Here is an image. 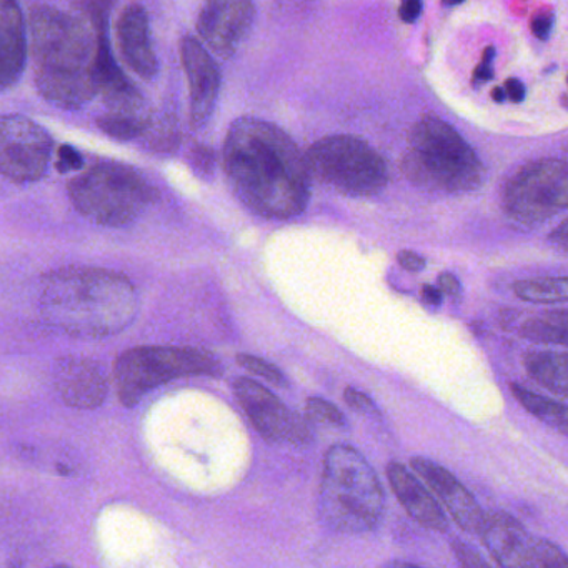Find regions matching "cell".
Instances as JSON below:
<instances>
[{"instance_id":"6da1fadb","label":"cell","mask_w":568,"mask_h":568,"mask_svg":"<svg viewBox=\"0 0 568 568\" xmlns=\"http://www.w3.org/2000/svg\"><path fill=\"white\" fill-rule=\"evenodd\" d=\"M224 169L235 195L262 217H297L307 207L312 181L307 158L271 122L235 121L225 138Z\"/></svg>"},{"instance_id":"7a4b0ae2","label":"cell","mask_w":568,"mask_h":568,"mask_svg":"<svg viewBox=\"0 0 568 568\" xmlns=\"http://www.w3.org/2000/svg\"><path fill=\"white\" fill-rule=\"evenodd\" d=\"M92 14L85 21L41 6L29 18L36 82L39 92L59 108H81L101 92L98 58L105 24L101 12Z\"/></svg>"},{"instance_id":"3957f363","label":"cell","mask_w":568,"mask_h":568,"mask_svg":"<svg viewBox=\"0 0 568 568\" xmlns=\"http://www.w3.org/2000/svg\"><path fill=\"white\" fill-rule=\"evenodd\" d=\"M39 312L49 327L71 337H111L138 317V291L118 272L61 268L42 278Z\"/></svg>"},{"instance_id":"277c9868","label":"cell","mask_w":568,"mask_h":568,"mask_svg":"<svg viewBox=\"0 0 568 568\" xmlns=\"http://www.w3.org/2000/svg\"><path fill=\"white\" fill-rule=\"evenodd\" d=\"M408 144L400 169L415 187L464 194L484 185L487 171L477 152L437 115L418 119L408 134Z\"/></svg>"},{"instance_id":"5b68a950","label":"cell","mask_w":568,"mask_h":568,"mask_svg":"<svg viewBox=\"0 0 568 568\" xmlns=\"http://www.w3.org/2000/svg\"><path fill=\"white\" fill-rule=\"evenodd\" d=\"M322 520L342 534H367L381 525L385 495L367 458L351 445L328 448L322 468Z\"/></svg>"},{"instance_id":"8992f818","label":"cell","mask_w":568,"mask_h":568,"mask_svg":"<svg viewBox=\"0 0 568 568\" xmlns=\"http://www.w3.org/2000/svg\"><path fill=\"white\" fill-rule=\"evenodd\" d=\"M69 197L89 221L105 227L134 222L154 202L155 191L128 165L105 162L72 179Z\"/></svg>"},{"instance_id":"52a82bcc","label":"cell","mask_w":568,"mask_h":568,"mask_svg":"<svg viewBox=\"0 0 568 568\" xmlns=\"http://www.w3.org/2000/svg\"><path fill=\"white\" fill-rule=\"evenodd\" d=\"M221 374L222 365L214 355L191 347H135L119 355L114 364L115 388L128 407L178 378Z\"/></svg>"},{"instance_id":"ba28073f","label":"cell","mask_w":568,"mask_h":568,"mask_svg":"<svg viewBox=\"0 0 568 568\" xmlns=\"http://www.w3.org/2000/svg\"><path fill=\"white\" fill-rule=\"evenodd\" d=\"M312 179L348 197H371L384 191L388 168L374 148L354 135H328L307 154Z\"/></svg>"},{"instance_id":"9c48e42d","label":"cell","mask_w":568,"mask_h":568,"mask_svg":"<svg viewBox=\"0 0 568 568\" xmlns=\"http://www.w3.org/2000/svg\"><path fill=\"white\" fill-rule=\"evenodd\" d=\"M501 205L515 224H544L568 209V162L540 159L521 165L504 187Z\"/></svg>"},{"instance_id":"30bf717a","label":"cell","mask_w":568,"mask_h":568,"mask_svg":"<svg viewBox=\"0 0 568 568\" xmlns=\"http://www.w3.org/2000/svg\"><path fill=\"white\" fill-rule=\"evenodd\" d=\"M478 537L495 564L515 568H567L568 557L554 541L528 534L505 511L485 514Z\"/></svg>"},{"instance_id":"8fae6325","label":"cell","mask_w":568,"mask_h":568,"mask_svg":"<svg viewBox=\"0 0 568 568\" xmlns=\"http://www.w3.org/2000/svg\"><path fill=\"white\" fill-rule=\"evenodd\" d=\"M0 165L16 184L44 178L52 158V139L41 125L22 115H4L0 121Z\"/></svg>"},{"instance_id":"7c38bea8","label":"cell","mask_w":568,"mask_h":568,"mask_svg":"<svg viewBox=\"0 0 568 568\" xmlns=\"http://www.w3.org/2000/svg\"><path fill=\"white\" fill-rule=\"evenodd\" d=\"M234 392L248 420L265 440L288 445H305L312 440L307 420L292 412L264 385L251 378H237Z\"/></svg>"},{"instance_id":"4fadbf2b","label":"cell","mask_w":568,"mask_h":568,"mask_svg":"<svg viewBox=\"0 0 568 568\" xmlns=\"http://www.w3.org/2000/svg\"><path fill=\"white\" fill-rule=\"evenodd\" d=\"M254 19L252 0H205L199 12V36L219 58L229 59L247 38Z\"/></svg>"},{"instance_id":"5bb4252c","label":"cell","mask_w":568,"mask_h":568,"mask_svg":"<svg viewBox=\"0 0 568 568\" xmlns=\"http://www.w3.org/2000/svg\"><path fill=\"white\" fill-rule=\"evenodd\" d=\"M410 467L437 495L455 524L467 534H480L485 514L474 495L447 468L425 457H414Z\"/></svg>"},{"instance_id":"9a60e30c","label":"cell","mask_w":568,"mask_h":568,"mask_svg":"<svg viewBox=\"0 0 568 568\" xmlns=\"http://www.w3.org/2000/svg\"><path fill=\"white\" fill-rule=\"evenodd\" d=\"M181 59L191 92V125L201 129L207 124L217 105L221 72L197 39H182Z\"/></svg>"},{"instance_id":"2e32d148","label":"cell","mask_w":568,"mask_h":568,"mask_svg":"<svg viewBox=\"0 0 568 568\" xmlns=\"http://www.w3.org/2000/svg\"><path fill=\"white\" fill-rule=\"evenodd\" d=\"M55 388L65 404L74 408H98L108 397L104 372L88 358H64L55 367Z\"/></svg>"},{"instance_id":"e0dca14e","label":"cell","mask_w":568,"mask_h":568,"mask_svg":"<svg viewBox=\"0 0 568 568\" xmlns=\"http://www.w3.org/2000/svg\"><path fill=\"white\" fill-rule=\"evenodd\" d=\"M119 49L125 64L144 81L158 75L159 62L152 44L149 16L141 4H131L124 9L118 24Z\"/></svg>"},{"instance_id":"ac0fdd59","label":"cell","mask_w":568,"mask_h":568,"mask_svg":"<svg viewBox=\"0 0 568 568\" xmlns=\"http://www.w3.org/2000/svg\"><path fill=\"white\" fill-rule=\"evenodd\" d=\"M387 478L395 497L417 524L440 534L447 531L448 521L440 505L407 467L392 462L387 467Z\"/></svg>"},{"instance_id":"d6986e66","label":"cell","mask_w":568,"mask_h":568,"mask_svg":"<svg viewBox=\"0 0 568 568\" xmlns=\"http://www.w3.org/2000/svg\"><path fill=\"white\" fill-rule=\"evenodd\" d=\"M24 18L18 0H0V82L8 91L18 84L28 54Z\"/></svg>"},{"instance_id":"ffe728a7","label":"cell","mask_w":568,"mask_h":568,"mask_svg":"<svg viewBox=\"0 0 568 568\" xmlns=\"http://www.w3.org/2000/svg\"><path fill=\"white\" fill-rule=\"evenodd\" d=\"M525 371L541 387L568 397L567 352H528L524 357Z\"/></svg>"},{"instance_id":"44dd1931","label":"cell","mask_w":568,"mask_h":568,"mask_svg":"<svg viewBox=\"0 0 568 568\" xmlns=\"http://www.w3.org/2000/svg\"><path fill=\"white\" fill-rule=\"evenodd\" d=\"M520 335L538 344L567 345L568 311L547 312L528 318L520 327Z\"/></svg>"},{"instance_id":"7402d4cb","label":"cell","mask_w":568,"mask_h":568,"mask_svg":"<svg viewBox=\"0 0 568 568\" xmlns=\"http://www.w3.org/2000/svg\"><path fill=\"white\" fill-rule=\"evenodd\" d=\"M514 294L531 304H561L568 302V277H540L518 281Z\"/></svg>"},{"instance_id":"603a6c76","label":"cell","mask_w":568,"mask_h":568,"mask_svg":"<svg viewBox=\"0 0 568 568\" xmlns=\"http://www.w3.org/2000/svg\"><path fill=\"white\" fill-rule=\"evenodd\" d=\"M510 392L515 400H517L528 414L540 418V420L548 422V424L555 425L568 414V408L561 405L560 402L545 397V395L535 394L534 390L524 387V385L511 384Z\"/></svg>"},{"instance_id":"cb8c5ba5","label":"cell","mask_w":568,"mask_h":568,"mask_svg":"<svg viewBox=\"0 0 568 568\" xmlns=\"http://www.w3.org/2000/svg\"><path fill=\"white\" fill-rule=\"evenodd\" d=\"M98 125L104 134L119 141H132L148 131V121L139 114H129V112H109L98 119Z\"/></svg>"},{"instance_id":"d4e9b609","label":"cell","mask_w":568,"mask_h":568,"mask_svg":"<svg viewBox=\"0 0 568 568\" xmlns=\"http://www.w3.org/2000/svg\"><path fill=\"white\" fill-rule=\"evenodd\" d=\"M237 362L245 371L252 372V374L271 382V384L278 385V387H287L288 385L287 377L282 374L281 368L275 367L274 364L264 361V358L255 357V355L241 354L237 357Z\"/></svg>"},{"instance_id":"484cf974","label":"cell","mask_w":568,"mask_h":568,"mask_svg":"<svg viewBox=\"0 0 568 568\" xmlns=\"http://www.w3.org/2000/svg\"><path fill=\"white\" fill-rule=\"evenodd\" d=\"M307 414L311 420L321 422V424L332 425V427H344L345 417L334 404L324 400V398L312 397L307 400Z\"/></svg>"},{"instance_id":"4316f807","label":"cell","mask_w":568,"mask_h":568,"mask_svg":"<svg viewBox=\"0 0 568 568\" xmlns=\"http://www.w3.org/2000/svg\"><path fill=\"white\" fill-rule=\"evenodd\" d=\"M82 165H84V159H82L81 152L75 151L71 145L59 148L58 154H55V169L61 174L81 171Z\"/></svg>"},{"instance_id":"83f0119b","label":"cell","mask_w":568,"mask_h":568,"mask_svg":"<svg viewBox=\"0 0 568 568\" xmlns=\"http://www.w3.org/2000/svg\"><path fill=\"white\" fill-rule=\"evenodd\" d=\"M452 550H454L455 558H457L458 564H460L462 567H490V564H488V561L485 560V558L481 557L474 547H470L468 544H464V541H452Z\"/></svg>"},{"instance_id":"f1b7e54d","label":"cell","mask_w":568,"mask_h":568,"mask_svg":"<svg viewBox=\"0 0 568 568\" xmlns=\"http://www.w3.org/2000/svg\"><path fill=\"white\" fill-rule=\"evenodd\" d=\"M345 402L351 405L354 410L361 412L365 415H377L378 408L375 402L368 397L364 392L357 390L354 387H347L344 392Z\"/></svg>"},{"instance_id":"f546056e","label":"cell","mask_w":568,"mask_h":568,"mask_svg":"<svg viewBox=\"0 0 568 568\" xmlns=\"http://www.w3.org/2000/svg\"><path fill=\"white\" fill-rule=\"evenodd\" d=\"M191 162L195 171H197V174L207 178V175H211L212 171H214L215 155L212 154L211 149L204 148V145H197V148H194V151H192Z\"/></svg>"},{"instance_id":"4dcf8cb0","label":"cell","mask_w":568,"mask_h":568,"mask_svg":"<svg viewBox=\"0 0 568 568\" xmlns=\"http://www.w3.org/2000/svg\"><path fill=\"white\" fill-rule=\"evenodd\" d=\"M555 16L551 12H538L531 19L530 28L535 38L540 41H548L554 34Z\"/></svg>"},{"instance_id":"1f68e13d","label":"cell","mask_w":568,"mask_h":568,"mask_svg":"<svg viewBox=\"0 0 568 568\" xmlns=\"http://www.w3.org/2000/svg\"><path fill=\"white\" fill-rule=\"evenodd\" d=\"M494 61H495V48H487L481 58L480 64L474 71V84H484V82H490L494 79Z\"/></svg>"},{"instance_id":"d6a6232c","label":"cell","mask_w":568,"mask_h":568,"mask_svg":"<svg viewBox=\"0 0 568 568\" xmlns=\"http://www.w3.org/2000/svg\"><path fill=\"white\" fill-rule=\"evenodd\" d=\"M422 9H424L422 0H400L398 14H400L402 21L407 22V24H415L422 16Z\"/></svg>"},{"instance_id":"836d02e7","label":"cell","mask_w":568,"mask_h":568,"mask_svg":"<svg viewBox=\"0 0 568 568\" xmlns=\"http://www.w3.org/2000/svg\"><path fill=\"white\" fill-rule=\"evenodd\" d=\"M397 261L402 268L412 272V274H417V272L424 271L425 268V258L412 251L400 252V254L397 255Z\"/></svg>"},{"instance_id":"e575fe53","label":"cell","mask_w":568,"mask_h":568,"mask_svg":"<svg viewBox=\"0 0 568 568\" xmlns=\"http://www.w3.org/2000/svg\"><path fill=\"white\" fill-rule=\"evenodd\" d=\"M438 287H440V291L444 292V295H448V297H460L462 285L454 274H448V272H444V274H442L440 277H438Z\"/></svg>"},{"instance_id":"d590c367","label":"cell","mask_w":568,"mask_h":568,"mask_svg":"<svg viewBox=\"0 0 568 568\" xmlns=\"http://www.w3.org/2000/svg\"><path fill=\"white\" fill-rule=\"evenodd\" d=\"M548 241L560 251L568 252V217L548 235Z\"/></svg>"},{"instance_id":"8d00e7d4","label":"cell","mask_w":568,"mask_h":568,"mask_svg":"<svg viewBox=\"0 0 568 568\" xmlns=\"http://www.w3.org/2000/svg\"><path fill=\"white\" fill-rule=\"evenodd\" d=\"M505 92H507V98L510 99L511 102H515V104H520V102L525 101V98H527V89H525V85L521 84L518 79H508L507 82H505Z\"/></svg>"},{"instance_id":"74e56055","label":"cell","mask_w":568,"mask_h":568,"mask_svg":"<svg viewBox=\"0 0 568 568\" xmlns=\"http://www.w3.org/2000/svg\"><path fill=\"white\" fill-rule=\"evenodd\" d=\"M422 298H424L425 304L438 307L442 304V298H444V292L440 291V287L437 288L434 285L425 284L422 287Z\"/></svg>"},{"instance_id":"f35d334b","label":"cell","mask_w":568,"mask_h":568,"mask_svg":"<svg viewBox=\"0 0 568 568\" xmlns=\"http://www.w3.org/2000/svg\"><path fill=\"white\" fill-rule=\"evenodd\" d=\"M491 98H494L495 102H504L507 99V92H505V89L495 88L491 91Z\"/></svg>"},{"instance_id":"ab89813d","label":"cell","mask_w":568,"mask_h":568,"mask_svg":"<svg viewBox=\"0 0 568 568\" xmlns=\"http://www.w3.org/2000/svg\"><path fill=\"white\" fill-rule=\"evenodd\" d=\"M555 427H557L558 430L561 432V434H565L568 437V414L565 415V417L561 418L560 422H557V424H555Z\"/></svg>"},{"instance_id":"60d3db41","label":"cell","mask_w":568,"mask_h":568,"mask_svg":"<svg viewBox=\"0 0 568 568\" xmlns=\"http://www.w3.org/2000/svg\"><path fill=\"white\" fill-rule=\"evenodd\" d=\"M447 6H460L465 0H444Z\"/></svg>"},{"instance_id":"b9f144b4","label":"cell","mask_w":568,"mask_h":568,"mask_svg":"<svg viewBox=\"0 0 568 568\" xmlns=\"http://www.w3.org/2000/svg\"><path fill=\"white\" fill-rule=\"evenodd\" d=\"M567 152H568V145H567Z\"/></svg>"}]
</instances>
